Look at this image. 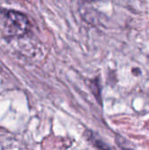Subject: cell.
<instances>
[{
  "mask_svg": "<svg viewBox=\"0 0 149 150\" xmlns=\"http://www.w3.org/2000/svg\"><path fill=\"white\" fill-rule=\"evenodd\" d=\"M4 28L11 36H23L30 28L28 18L17 11H9L5 16Z\"/></svg>",
  "mask_w": 149,
  "mask_h": 150,
  "instance_id": "1",
  "label": "cell"
},
{
  "mask_svg": "<svg viewBox=\"0 0 149 150\" xmlns=\"http://www.w3.org/2000/svg\"><path fill=\"white\" fill-rule=\"evenodd\" d=\"M93 144L94 146L98 150H112L110 147H108L105 143H104L100 140H93Z\"/></svg>",
  "mask_w": 149,
  "mask_h": 150,
  "instance_id": "2",
  "label": "cell"
}]
</instances>
